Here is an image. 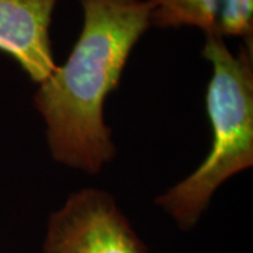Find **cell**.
Wrapping results in <instances>:
<instances>
[{"instance_id":"2","label":"cell","mask_w":253,"mask_h":253,"mask_svg":"<svg viewBox=\"0 0 253 253\" xmlns=\"http://www.w3.org/2000/svg\"><path fill=\"white\" fill-rule=\"evenodd\" d=\"M203 56L212 71L206 91L211 149L194 172L155 200L184 232L197 226L221 184L253 166L252 40L235 55L222 37L206 36Z\"/></svg>"},{"instance_id":"1","label":"cell","mask_w":253,"mask_h":253,"mask_svg":"<svg viewBox=\"0 0 253 253\" xmlns=\"http://www.w3.org/2000/svg\"><path fill=\"white\" fill-rule=\"evenodd\" d=\"M83 27L63 65L38 83L33 104L55 162L96 174L116 158L104 103L151 27L149 0H81Z\"/></svg>"},{"instance_id":"5","label":"cell","mask_w":253,"mask_h":253,"mask_svg":"<svg viewBox=\"0 0 253 253\" xmlns=\"http://www.w3.org/2000/svg\"><path fill=\"white\" fill-rule=\"evenodd\" d=\"M151 27H196L206 36H218L221 0H149Z\"/></svg>"},{"instance_id":"4","label":"cell","mask_w":253,"mask_h":253,"mask_svg":"<svg viewBox=\"0 0 253 253\" xmlns=\"http://www.w3.org/2000/svg\"><path fill=\"white\" fill-rule=\"evenodd\" d=\"M58 0H0V51L37 84L56 68L49 27Z\"/></svg>"},{"instance_id":"6","label":"cell","mask_w":253,"mask_h":253,"mask_svg":"<svg viewBox=\"0 0 253 253\" xmlns=\"http://www.w3.org/2000/svg\"><path fill=\"white\" fill-rule=\"evenodd\" d=\"M217 31L219 37L252 38L253 0H221Z\"/></svg>"},{"instance_id":"3","label":"cell","mask_w":253,"mask_h":253,"mask_svg":"<svg viewBox=\"0 0 253 253\" xmlns=\"http://www.w3.org/2000/svg\"><path fill=\"white\" fill-rule=\"evenodd\" d=\"M40 253H149L116 199L103 189L73 191L46 221Z\"/></svg>"}]
</instances>
